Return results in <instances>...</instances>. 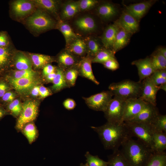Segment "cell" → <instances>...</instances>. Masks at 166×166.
<instances>
[{
  "label": "cell",
  "instance_id": "49",
  "mask_svg": "<svg viewBox=\"0 0 166 166\" xmlns=\"http://www.w3.org/2000/svg\"><path fill=\"white\" fill-rule=\"evenodd\" d=\"M9 43L8 38L6 33H0V47H7Z\"/></svg>",
  "mask_w": 166,
  "mask_h": 166
},
{
  "label": "cell",
  "instance_id": "22",
  "mask_svg": "<svg viewBox=\"0 0 166 166\" xmlns=\"http://www.w3.org/2000/svg\"><path fill=\"white\" fill-rule=\"evenodd\" d=\"M36 7L60 19L59 11L61 1L54 0H32Z\"/></svg>",
  "mask_w": 166,
  "mask_h": 166
},
{
  "label": "cell",
  "instance_id": "11",
  "mask_svg": "<svg viewBox=\"0 0 166 166\" xmlns=\"http://www.w3.org/2000/svg\"><path fill=\"white\" fill-rule=\"evenodd\" d=\"M74 25L79 32L86 34L95 32L98 27L95 18L90 14H85L78 17L74 20Z\"/></svg>",
  "mask_w": 166,
  "mask_h": 166
},
{
  "label": "cell",
  "instance_id": "9",
  "mask_svg": "<svg viewBox=\"0 0 166 166\" xmlns=\"http://www.w3.org/2000/svg\"><path fill=\"white\" fill-rule=\"evenodd\" d=\"M10 7L13 14L19 18L29 16L37 8L32 0H27L14 1L11 2Z\"/></svg>",
  "mask_w": 166,
  "mask_h": 166
},
{
  "label": "cell",
  "instance_id": "6",
  "mask_svg": "<svg viewBox=\"0 0 166 166\" xmlns=\"http://www.w3.org/2000/svg\"><path fill=\"white\" fill-rule=\"evenodd\" d=\"M126 100L114 96L103 112L107 122L117 124L123 123V118Z\"/></svg>",
  "mask_w": 166,
  "mask_h": 166
},
{
  "label": "cell",
  "instance_id": "40",
  "mask_svg": "<svg viewBox=\"0 0 166 166\" xmlns=\"http://www.w3.org/2000/svg\"><path fill=\"white\" fill-rule=\"evenodd\" d=\"M37 73L32 69L15 71L11 77L14 79L33 78L36 77Z\"/></svg>",
  "mask_w": 166,
  "mask_h": 166
},
{
  "label": "cell",
  "instance_id": "56",
  "mask_svg": "<svg viewBox=\"0 0 166 166\" xmlns=\"http://www.w3.org/2000/svg\"><path fill=\"white\" fill-rule=\"evenodd\" d=\"M4 111L0 108V119L4 115Z\"/></svg>",
  "mask_w": 166,
  "mask_h": 166
},
{
  "label": "cell",
  "instance_id": "13",
  "mask_svg": "<svg viewBox=\"0 0 166 166\" xmlns=\"http://www.w3.org/2000/svg\"><path fill=\"white\" fill-rule=\"evenodd\" d=\"M142 89L139 98L145 102L156 106V96L160 89L159 86L155 85L149 77L142 81Z\"/></svg>",
  "mask_w": 166,
  "mask_h": 166
},
{
  "label": "cell",
  "instance_id": "32",
  "mask_svg": "<svg viewBox=\"0 0 166 166\" xmlns=\"http://www.w3.org/2000/svg\"><path fill=\"white\" fill-rule=\"evenodd\" d=\"M108 162L107 166H130L119 149L109 156Z\"/></svg>",
  "mask_w": 166,
  "mask_h": 166
},
{
  "label": "cell",
  "instance_id": "47",
  "mask_svg": "<svg viewBox=\"0 0 166 166\" xmlns=\"http://www.w3.org/2000/svg\"><path fill=\"white\" fill-rule=\"evenodd\" d=\"M43 68V74L45 77L49 74L56 72L57 67L49 64L46 65Z\"/></svg>",
  "mask_w": 166,
  "mask_h": 166
},
{
  "label": "cell",
  "instance_id": "12",
  "mask_svg": "<svg viewBox=\"0 0 166 166\" xmlns=\"http://www.w3.org/2000/svg\"><path fill=\"white\" fill-rule=\"evenodd\" d=\"M146 103L139 98L126 100L123 122L128 121L135 117L143 108Z\"/></svg>",
  "mask_w": 166,
  "mask_h": 166
},
{
  "label": "cell",
  "instance_id": "30",
  "mask_svg": "<svg viewBox=\"0 0 166 166\" xmlns=\"http://www.w3.org/2000/svg\"><path fill=\"white\" fill-rule=\"evenodd\" d=\"M32 62L37 68H43L47 64L56 61L54 57L49 55L37 53H30Z\"/></svg>",
  "mask_w": 166,
  "mask_h": 166
},
{
  "label": "cell",
  "instance_id": "39",
  "mask_svg": "<svg viewBox=\"0 0 166 166\" xmlns=\"http://www.w3.org/2000/svg\"><path fill=\"white\" fill-rule=\"evenodd\" d=\"M85 156L88 166H107L108 161L100 159L97 156H93L89 152H86Z\"/></svg>",
  "mask_w": 166,
  "mask_h": 166
},
{
  "label": "cell",
  "instance_id": "33",
  "mask_svg": "<svg viewBox=\"0 0 166 166\" xmlns=\"http://www.w3.org/2000/svg\"><path fill=\"white\" fill-rule=\"evenodd\" d=\"M64 71L68 88L73 87L75 85L77 78L79 76L78 64Z\"/></svg>",
  "mask_w": 166,
  "mask_h": 166
},
{
  "label": "cell",
  "instance_id": "7",
  "mask_svg": "<svg viewBox=\"0 0 166 166\" xmlns=\"http://www.w3.org/2000/svg\"><path fill=\"white\" fill-rule=\"evenodd\" d=\"M113 96L110 90L103 91L83 98L88 106L90 109L97 111L104 112Z\"/></svg>",
  "mask_w": 166,
  "mask_h": 166
},
{
  "label": "cell",
  "instance_id": "57",
  "mask_svg": "<svg viewBox=\"0 0 166 166\" xmlns=\"http://www.w3.org/2000/svg\"><path fill=\"white\" fill-rule=\"evenodd\" d=\"M80 166H88L86 163L85 164H84L82 163L80 164Z\"/></svg>",
  "mask_w": 166,
  "mask_h": 166
},
{
  "label": "cell",
  "instance_id": "3",
  "mask_svg": "<svg viewBox=\"0 0 166 166\" xmlns=\"http://www.w3.org/2000/svg\"><path fill=\"white\" fill-rule=\"evenodd\" d=\"M142 81L135 82L130 80L113 83L109 87V89L114 96L124 100L138 98L142 93Z\"/></svg>",
  "mask_w": 166,
  "mask_h": 166
},
{
  "label": "cell",
  "instance_id": "45",
  "mask_svg": "<svg viewBox=\"0 0 166 166\" xmlns=\"http://www.w3.org/2000/svg\"><path fill=\"white\" fill-rule=\"evenodd\" d=\"M102 64L105 68L112 71L117 70L119 67V64L116 58L108 60Z\"/></svg>",
  "mask_w": 166,
  "mask_h": 166
},
{
  "label": "cell",
  "instance_id": "36",
  "mask_svg": "<svg viewBox=\"0 0 166 166\" xmlns=\"http://www.w3.org/2000/svg\"><path fill=\"white\" fill-rule=\"evenodd\" d=\"M155 70L166 69V58L156 51L150 57Z\"/></svg>",
  "mask_w": 166,
  "mask_h": 166
},
{
  "label": "cell",
  "instance_id": "15",
  "mask_svg": "<svg viewBox=\"0 0 166 166\" xmlns=\"http://www.w3.org/2000/svg\"><path fill=\"white\" fill-rule=\"evenodd\" d=\"M115 23L120 29L132 35L136 33L139 29V22L125 10L122 12L120 17Z\"/></svg>",
  "mask_w": 166,
  "mask_h": 166
},
{
  "label": "cell",
  "instance_id": "37",
  "mask_svg": "<svg viewBox=\"0 0 166 166\" xmlns=\"http://www.w3.org/2000/svg\"><path fill=\"white\" fill-rule=\"evenodd\" d=\"M146 166H166V153H154Z\"/></svg>",
  "mask_w": 166,
  "mask_h": 166
},
{
  "label": "cell",
  "instance_id": "54",
  "mask_svg": "<svg viewBox=\"0 0 166 166\" xmlns=\"http://www.w3.org/2000/svg\"><path fill=\"white\" fill-rule=\"evenodd\" d=\"M156 51L166 58V49L165 48L163 47H160Z\"/></svg>",
  "mask_w": 166,
  "mask_h": 166
},
{
  "label": "cell",
  "instance_id": "52",
  "mask_svg": "<svg viewBox=\"0 0 166 166\" xmlns=\"http://www.w3.org/2000/svg\"><path fill=\"white\" fill-rule=\"evenodd\" d=\"M56 75V71L47 75L45 77L46 81L48 82H52L53 81Z\"/></svg>",
  "mask_w": 166,
  "mask_h": 166
},
{
  "label": "cell",
  "instance_id": "26",
  "mask_svg": "<svg viewBox=\"0 0 166 166\" xmlns=\"http://www.w3.org/2000/svg\"><path fill=\"white\" fill-rule=\"evenodd\" d=\"M58 21L56 28H58L63 35L65 40L66 45L81 36L76 33L71 26L65 21L60 19Z\"/></svg>",
  "mask_w": 166,
  "mask_h": 166
},
{
  "label": "cell",
  "instance_id": "31",
  "mask_svg": "<svg viewBox=\"0 0 166 166\" xmlns=\"http://www.w3.org/2000/svg\"><path fill=\"white\" fill-rule=\"evenodd\" d=\"M14 64L18 70L32 69V63L30 59L23 53L18 52L14 57Z\"/></svg>",
  "mask_w": 166,
  "mask_h": 166
},
{
  "label": "cell",
  "instance_id": "24",
  "mask_svg": "<svg viewBox=\"0 0 166 166\" xmlns=\"http://www.w3.org/2000/svg\"><path fill=\"white\" fill-rule=\"evenodd\" d=\"M62 6L59 18L62 21L70 19L80 12L78 1H68Z\"/></svg>",
  "mask_w": 166,
  "mask_h": 166
},
{
  "label": "cell",
  "instance_id": "18",
  "mask_svg": "<svg viewBox=\"0 0 166 166\" xmlns=\"http://www.w3.org/2000/svg\"><path fill=\"white\" fill-rule=\"evenodd\" d=\"M80 59L65 49L58 54L56 61L58 63V67L64 71L77 65Z\"/></svg>",
  "mask_w": 166,
  "mask_h": 166
},
{
  "label": "cell",
  "instance_id": "46",
  "mask_svg": "<svg viewBox=\"0 0 166 166\" xmlns=\"http://www.w3.org/2000/svg\"><path fill=\"white\" fill-rule=\"evenodd\" d=\"M64 107L69 110H73L76 106V104L75 101L71 98H67L63 103Z\"/></svg>",
  "mask_w": 166,
  "mask_h": 166
},
{
  "label": "cell",
  "instance_id": "38",
  "mask_svg": "<svg viewBox=\"0 0 166 166\" xmlns=\"http://www.w3.org/2000/svg\"><path fill=\"white\" fill-rule=\"evenodd\" d=\"M151 81L156 86H159L166 83V69L155 70L148 77Z\"/></svg>",
  "mask_w": 166,
  "mask_h": 166
},
{
  "label": "cell",
  "instance_id": "48",
  "mask_svg": "<svg viewBox=\"0 0 166 166\" xmlns=\"http://www.w3.org/2000/svg\"><path fill=\"white\" fill-rule=\"evenodd\" d=\"M52 94L51 91L48 88L43 86H39V96L41 98H45Z\"/></svg>",
  "mask_w": 166,
  "mask_h": 166
},
{
  "label": "cell",
  "instance_id": "21",
  "mask_svg": "<svg viewBox=\"0 0 166 166\" xmlns=\"http://www.w3.org/2000/svg\"><path fill=\"white\" fill-rule=\"evenodd\" d=\"M70 53L81 59L87 55V47L84 38L81 36L65 45V48Z\"/></svg>",
  "mask_w": 166,
  "mask_h": 166
},
{
  "label": "cell",
  "instance_id": "20",
  "mask_svg": "<svg viewBox=\"0 0 166 166\" xmlns=\"http://www.w3.org/2000/svg\"><path fill=\"white\" fill-rule=\"evenodd\" d=\"M92 60L90 57L87 56L80 60L78 64L79 76L89 80L98 85L100 83L93 73Z\"/></svg>",
  "mask_w": 166,
  "mask_h": 166
},
{
  "label": "cell",
  "instance_id": "25",
  "mask_svg": "<svg viewBox=\"0 0 166 166\" xmlns=\"http://www.w3.org/2000/svg\"><path fill=\"white\" fill-rule=\"evenodd\" d=\"M87 47L86 56L93 59L101 49L104 48L101 41L96 37L90 35L84 38Z\"/></svg>",
  "mask_w": 166,
  "mask_h": 166
},
{
  "label": "cell",
  "instance_id": "10",
  "mask_svg": "<svg viewBox=\"0 0 166 166\" xmlns=\"http://www.w3.org/2000/svg\"><path fill=\"white\" fill-rule=\"evenodd\" d=\"M159 114L156 106L146 103L143 108L138 114L133 119L127 122L143 123L149 125Z\"/></svg>",
  "mask_w": 166,
  "mask_h": 166
},
{
  "label": "cell",
  "instance_id": "4",
  "mask_svg": "<svg viewBox=\"0 0 166 166\" xmlns=\"http://www.w3.org/2000/svg\"><path fill=\"white\" fill-rule=\"evenodd\" d=\"M26 23L31 30L40 33L56 28L57 22L49 14L38 8L28 17Z\"/></svg>",
  "mask_w": 166,
  "mask_h": 166
},
{
  "label": "cell",
  "instance_id": "28",
  "mask_svg": "<svg viewBox=\"0 0 166 166\" xmlns=\"http://www.w3.org/2000/svg\"><path fill=\"white\" fill-rule=\"evenodd\" d=\"M153 141L152 151L154 153L164 152L166 149V133L153 132Z\"/></svg>",
  "mask_w": 166,
  "mask_h": 166
},
{
  "label": "cell",
  "instance_id": "43",
  "mask_svg": "<svg viewBox=\"0 0 166 166\" xmlns=\"http://www.w3.org/2000/svg\"><path fill=\"white\" fill-rule=\"evenodd\" d=\"M10 55L7 47H0V69L4 68L8 63Z\"/></svg>",
  "mask_w": 166,
  "mask_h": 166
},
{
  "label": "cell",
  "instance_id": "1",
  "mask_svg": "<svg viewBox=\"0 0 166 166\" xmlns=\"http://www.w3.org/2000/svg\"><path fill=\"white\" fill-rule=\"evenodd\" d=\"M91 128L98 134L106 149H112L113 151L119 149L129 136L124 122L117 124L107 122L102 125L93 126Z\"/></svg>",
  "mask_w": 166,
  "mask_h": 166
},
{
  "label": "cell",
  "instance_id": "2",
  "mask_svg": "<svg viewBox=\"0 0 166 166\" xmlns=\"http://www.w3.org/2000/svg\"><path fill=\"white\" fill-rule=\"evenodd\" d=\"M120 151L130 166H146L154 152L142 142L128 137Z\"/></svg>",
  "mask_w": 166,
  "mask_h": 166
},
{
  "label": "cell",
  "instance_id": "14",
  "mask_svg": "<svg viewBox=\"0 0 166 166\" xmlns=\"http://www.w3.org/2000/svg\"><path fill=\"white\" fill-rule=\"evenodd\" d=\"M10 84L19 93H25L31 90L35 86L40 83L41 81L36 77L14 79L8 77Z\"/></svg>",
  "mask_w": 166,
  "mask_h": 166
},
{
  "label": "cell",
  "instance_id": "29",
  "mask_svg": "<svg viewBox=\"0 0 166 166\" xmlns=\"http://www.w3.org/2000/svg\"><path fill=\"white\" fill-rule=\"evenodd\" d=\"M52 83L53 84L51 89L54 92L60 91L68 88L65 77L64 71L58 67H57L56 75Z\"/></svg>",
  "mask_w": 166,
  "mask_h": 166
},
{
  "label": "cell",
  "instance_id": "53",
  "mask_svg": "<svg viewBox=\"0 0 166 166\" xmlns=\"http://www.w3.org/2000/svg\"><path fill=\"white\" fill-rule=\"evenodd\" d=\"M39 86H36L34 87L31 90V95L34 97L39 96Z\"/></svg>",
  "mask_w": 166,
  "mask_h": 166
},
{
  "label": "cell",
  "instance_id": "34",
  "mask_svg": "<svg viewBox=\"0 0 166 166\" xmlns=\"http://www.w3.org/2000/svg\"><path fill=\"white\" fill-rule=\"evenodd\" d=\"M149 126L153 132H162L166 133V115L159 114Z\"/></svg>",
  "mask_w": 166,
  "mask_h": 166
},
{
  "label": "cell",
  "instance_id": "35",
  "mask_svg": "<svg viewBox=\"0 0 166 166\" xmlns=\"http://www.w3.org/2000/svg\"><path fill=\"white\" fill-rule=\"evenodd\" d=\"M115 53L112 50L104 48L92 59V63L103 64L108 60L115 58Z\"/></svg>",
  "mask_w": 166,
  "mask_h": 166
},
{
  "label": "cell",
  "instance_id": "27",
  "mask_svg": "<svg viewBox=\"0 0 166 166\" xmlns=\"http://www.w3.org/2000/svg\"><path fill=\"white\" fill-rule=\"evenodd\" d=\"M131 35L120 29L117 34L112 51L115 53L126 46L130 40Z\"/></svg>",
  "mask_w": 166,
  "mask_h": 166
},
{
  "label": "cell",
  "instance_id": "44",
  "mask_svg": "<svg viewBox=\"0 0 166 166\" xmlns=\"http://www.w3.org/2000/svg\"><path fill=\"white\" fill-rule=\"evenodd\" d=\"M10 111L14 115L18 116L20 115L22 109V106L18 99H15L11 102L8 106Z\"/></svg>",
  "mask_w": 166,
  "mask_h": 166
},
{
  "label": "cell",
  "instance_id": "55",
  "mask_svg": "<svg viewBox=\"0 0 166 166\" xmlns=\"http://www.w3.org/2000/svg\"><path fill=\"white\" fill-rule=\"evenodd\" d=\"M160 89H161L164 91L165 92L166 91V83L160 85L159 86Z\"/></svg>",
  "mask_w": 166,
  "mask_h": 166
},
{
  "label": "cell",
  "instance_id": "5",
  "mask_svg": "<svg viewBox=\"0 0 166 166\" xmlns=\"http://www.w3.org/2000/svg\"><path fill=\"white\" fill-rule=\"evenodd\" d=\"M124 123L130 137H136L152 150L153 132L149 124L130 122Z\"/></svg>",
  "mask_w": 166,
  "mask_h": 166
},
{
  "label": "cell",
  "instance_id": "50",
  "mask_svg": "<svg viewBox=\"0 0 166 166\" xmlns=\"http://www.w3.org/2000/svg\"><path fill=\"white\" fill-rule=\"evenodd\" d=\"M15 94L11 92H6L2 97V100L5 101H12L15 98Z\"/></svg>",
  "mask_w": 166,
  "mask_h": 166
},
{
  "label": "cell",
  "instance_id": "19",
  "mask_svg": "<svg viewBox=\"0 0 166 166\" xmlns=\"http://www.w3.org/2000/svg\"><path fill=\"white\" fill-rule=\"evenodd\" d=\"M120 29L115 22L105 28L101 39L104 48L112 50L117 34Z\"/></svg>",
  "mask_w": 166,
  "mask_h": 166
},
{
  "label": "cell",
  "instance_id": "23",
  "mask_svg": "<svg viewBox=\"0 0 166 166\" xmlns=\"http://www.w3.org/2000/svg\"><path fill=\"white\" fill-rule=\"evenodd\" d=\"M99 17L104 21L112 19L117 14L118 10L116 6L110 2H105L99 4L96 9Z\"/></svg>",
  "mask_w": 166,
  "mask_h": 166
},
{
  "label": "cell",
  "instance_id": "8",
  "mask_svg": "<svg viewBox=\"0 0 166 166\" xmlns=\"http://www.w3.org/2000/svg\"><path fill=\"white\" fill-rule=\"evenodd\" d=\"M38 103L35 101L28 100L24 103L17 121L18 129H22L26 124L35 119L38 113Z\"/></svg>",
  "mask_w": 166,
  "mask_h": 166
},
{
  "label": "cell",
  "instance_id": "41",
  "mask_svg": "<svg viewBox=\"0 0 166 166\" xmlns=\"http://www.w3.org/2000/svg\"><path fill=\"white\" fill-rule=\"evenodd\" d=\"M79 7L80 12H84L91 10L99 3L96 0H80L78 1Z\"/></svg>",
  "mask_w": 166,
  "mask_h": 166
},
{
  "label": "cell",
  "instance_id": "17",
  "mask_svg": "<svg viewBox=\"0 0 166 166\" xmlns=\"http://www.w3.org/2000/svg\"><path fill=\"white\" fill-rule=\"evenodd\" d=\"M131 64L135 65L137 68L139 81H142L145 79L149 77L155 71L149 57L134 61Z\"/></svg>",
  "mask_w": 166,
  "mask_h": 166
},
{
  "label": "cell",
  "instance_id": "16",
  "mask_svg": "<svg viewBox=\"0 0 166 166\" xmlns=\"http://www.w3.org/2000/svg\"><path fill=\"white\" fill-rule=\"evenodd\" d=\"M155 2V0H148L130 4L126 6L125 11L139 22Z\"/></svg>",
  "mask_w": 166,
  "mask_h": 166
},
{
  "label": "cell",
  "instance_id": "42",
  "mask_svg": "<svg viewBox=\"0 0 166 166\" xmlns=\"http://www.w3.org/2000/svg\"><path fill=\"white\" fill-rule=\"evenodd\" d=\"M24 133L29 142L31 143L35 139L36 135V130L34 125L32 123L27 124L24 126Z\"/></svg>",
  "mask_w": 166,
  "mask_h": 166
},
{
  "label": "cell",
  "instance_id": "51",
  "mask_svg": "<svg viewBox=\"0 0 166 166\" xmlns=\"http://www.w3.org/2000/svg\"><path fill=\"white\" fill-rule=\"evenodd\" d=\"M8 88V86L5 83L3 82L0 83V97H2Z\"/></svg>",
  "mask_w": 166,
  "mask_h": 166
}]
</instances>
